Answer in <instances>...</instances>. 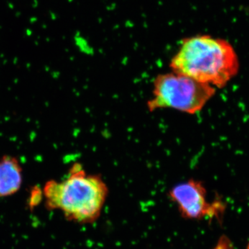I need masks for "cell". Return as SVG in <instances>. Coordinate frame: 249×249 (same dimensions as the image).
<instances>
[{
	"label": "cell",
	"mask_w": 249,
	"mask_h": 249,
	"mask_svg": "<svg viewBox=\"0 0 249 249\" xmlns=\"http://www.w3.org/2000/svg\"><path fill=\"white\" fill-rule=\"evenodd\" d=\"M214 93L212 85L172 71L156 77L147 106L150 111L170 108L193 114L201 111Z\"/></svg>",
	"instance_id": "3957f363"
},
{
	"label": "cell",
	"mask_w": 249,
	"mask_h": 249,
	"mask_svg": "<svg viewBox=\"0 0 249 249\" xmlns=\"http://www.w3.org/2000/svg\"><path fill=\"white\" fill-rule=\"evenodd\" d=\"M170 67L175 73L222 88L237 74L239 60L228 41L198 35L182 40Z\"/></svg>",
	"instance_id": "6da1fadb"
},
{
	"label": "cell",
	"mask_w": 249,
	"mask_h": 249,
	"mask_svg": "<svg viewBox=\"0 0 249 249\" xmlns=\"http://www.w3.org/2000/svg\"><path fill=\"white\" fill-rule=\"evenodd\" d=\"M247 249H249V242L248 243V245H247Z\"/></svg>",
	"instance_id": "8992f818"
},
{
	"label": "cell",
	"mask_w": 249,
	"mask_h": 249,
	"mask_svg": "<svg viewBox=\"0 0 249 249\" xmlns=\"http://www.w3.org/2000/svg\"><path fill=\"white\" fill-rule=\"evenodd\" d=\"M168 196L185 219L199 220L206 217H217L224 211L221 201H208L206 188L197 180L178 183L170 190Z\"/></svg>",
	"instance_id": "277c9868"
},
{
	"label": "cell",
	"mask_w": 249,
	"mask_h": 249,
	"mask_svg": "<svg viewBox=\"0 0 249 249\" xmlns=\"http://www.w3.org/2000/svg\"><path fill=\"white\" fill-rule=\"evenodd\" d=\"M43 193L47 209L62 211L70 222L87 224L99 218L109 190L99 175L88 173L75 163L66 178L46 183Z\"/></svg>",
	"instance_id": "7a4b0ae2"
},
{
	"label": "cell",
	"mask_w": 249,
	"mask_h": 249,
	"mask_svg": "<svg viewBox=\"0 0 249 249\" xmlns=\"http://www.w3.org/2000/svg\"><path fill=\"white\" fill-rule=\"evenodd\" d=\"M22 170L19 160L11 156L0 160V197L13 196L20 189Z\"/></svg>",
	"instance_id": "5b68a950"
}]
</instances>
